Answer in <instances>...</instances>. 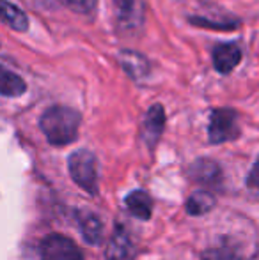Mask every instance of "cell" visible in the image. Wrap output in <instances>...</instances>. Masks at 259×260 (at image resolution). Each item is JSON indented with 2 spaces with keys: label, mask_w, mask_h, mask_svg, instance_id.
I'll use <instances>...</instances> for the list:
<instances>
[{
  "label": "cell",
  "mask_w": 259,
  "mask_h": 260,
  "mask_svg": "<svg viewBox=\"0 0 259 260\" xmlns=\"http://www.w3.org/2000/svg\"><path fill=\"white\" fill-rule=\"evenodd\" d=\"M80 113L63 105H53L43 112L39 127L52 145H68L76 140L80 127Z\"/></svg>",
  "instance_id": "1"
},
{
  "label": "cell",
  "mask_w": 259,
  "mask_h": 260,
  "mask_svg": "<svg viewBox=\"0 0 259 260\" xmlns=\"http://www.w3.org/2000/svg\"><path fill=\"white\" fill-rule=\"evenodd\" d=\"M69 175L78 188L89 195L98 193V159L91 151L78 149L68 157Z\"/></svg>",
  "instance_id": "2"
},
{
  "label": "cell",
  "mask_w": 259,
  "mask_h": 260,
  "mask_svg": "<svg viewBox=\"0 0 259 260\" xmlns=\"http://www.w3.org/2000/svg\"><path fill=\"white\" fill-rule=\"evenodd\" d=\"M242 129L238 124V113L233 108H215L210 113L208 124V140L210 144H224V142L236 140Z\"/></svg>",
  "instance_id": "3"
},
{
  "label": "cell",
  "mask_w": 259,
  "mask_h": 260,
  "mask_svg": "<svg viewBox=\"0 0 259 260\" xmlns=\"http://www.w3.org/2000/svg\"><path fill=\"white\" fill-rule=\"evenodd\" d=\"M41 260H83L80 248L69 237L50 234L39 244Z\"/></svg>",
  "instance_id": "4"
},
{
  "label": "cell",
  "mask_w": 259,
  "mask_h": 260,
  "mask_svg": "<svg viewBox=\"0 0 259 260\" xmlns=\"http://www.w3.org/2000/svg\"><path fill=\"white\" fill-rule=\"evenodd\" d=\"M116 23L121 30H138L144 25L142 0H112Z\"/></svg>",
  "instance_id": "5"
},
{
  "label": "cell",
  "mask_w": 259,
  "mask_h": 260,
  "mask_svg": "<svg viewBox=\"0 0 259 260\" xmlns=\"http://www.w3.org/2000/svg\"><path fill=\"white\" fill-rule=\"evenodd\" d=\"M163 127H165V110H163V106L160 103H156L146 112L144 119H142V126H140L142 142L149 149H153L158 144L160 137L163 133Z\"/></svg>",
  "instance_id": "6"
},
{
  "label": "cell",
  "mask_w": 259,
  "mask_h": 260,
  "mask_svg": "<svg viewBox=\"0 0 259 260\" xmlns=\"http://www.w3.org/2000/svg\"><path fill=\"white\" fill-rule=\"evenodd\" d=\"M188 175L206 188H218L222 184V168L210 157H199L188 168Z\"/></svg>",
  "instance_id": "7"
},
{
  "label": "cell",
  "mask_w": 259,
  "mask_h": 260,
  "mask_svg": "<svg viewBox=\"0 0 259 260\" xmlns=\"http://www.w3.org/2000/svg\"><path fill=\"white\" fill-rule=\"evenodd\" d=\"M105 255H107V260H133L135 255H137V250H135V244L131 241L130 234L121 225L116 226L114 234H112L110 241H108Z\"/></svg>",
  "instance_id": "8"
},
{
  "label": "cell",
  "mask_w": 259,
  "mask_h": 260,
  "mask_svg": "<svg viewBox=\"0 0 259 260\" xmlns=\"http://www.w3.org/2000/svg\"><path fill=\"white\" fill-rule=\"evenodd\" d=\"M213 68L220 75H229L242 62V48L236 43H218L213 48Z\"/></svg>",
  "instance_id": "9"
},
{
  "label": "cell",
  "mask_w": 259,
  "mask_h": 260,
  "mask_svg": "<svg viewBox=\"0 0 259 260\" xmlns=\"http://www.w3.org/2000/svg\"><path fill=\"white\" fill-rule=\"evenodd\" d=\"M75 216L85 243L98 246L103 241V223H101L100 216H96L91 211H76Z\"/></svg>",
  "instance_id": "10"
},
{
  "label": "cell",
  "mask_w": 259,
  "mask_h": 260,
  "mask_svg": "<svg viewBox=\"0 0 259 260\" xmlns=\"http://www.w3.org/2000/svg\"><path fill=\"white\" fill-rule=\"evenodd\" d=\"M119 62H121L125 73L133 80H142L149 75L151 66L149 60L142 53L135 52V50H121L119 52Z\"/></svg>",
  "instance_id": "11"
},
{
  "label": "cell",
  "mask_w": 259,
  "mask_h": 260,
  "mask_svg": "<svg viewBox=\"0 0 259 260\" xmlns=\"http://www.w3.org/2000/svg\"><path fill=\"white\" fill-rule=\"evenodd\" d=\"M203 260H242L243 250L242 244L235 243L233 239H224L220 244L208 248L200 253Z\"/></svg>",
  "instance_id": "12"
},
{
  "label": "cell",
  "mask_w": 259,
  "mask_h": 260,
  "mask_svg": "<svg viewBox=\"0 0 259 260\" xmlns=\"http://www.w3.org/2000/svg\"><path fill=\"white\" fill-rule=\"evenodd\" d=\"M130 214L138 219H149L153 212V200L144 189H135L125 199Z\"/></svg>",
  "instance_id": "13"
},
{
  "label": "cell",
  "mask_w": 259,
  "mask_h": 260,
  "mask_svg": "<svg viewBox=\"0 0 259 260\" xmlns=\"http://www.w3.org/2000/svg\"><path fill=\"white\" fill-rule=\"evenodd\" d=\"M2 20L6 25H9L13 30L25 32L28 30V18L20 7L13 6L9 0H2Z\"/></svg>",
  "instance_id": "14"
},
{
  "label": "cell",
  "mask_w": 259,
  "mask_h": 260,
  "mask_svg": "<svg viewBox=\"0 0 259 260\" xmlns=\"http://www.w3.org/2000/svg\"><path fill=\"white\" fill-rule=\"evenodd\" d=\"M0 92L6 98H18L27 92V83L16 73L2 69V75H0Z\"/></svg>",
  "instance_id": "15"
},
{
  "label": "cell",
  "mask_w": 259,
  "mask_h": 260,
  "mask_svg": "<svg viewBox=\"0 0 259 260\" xmlns=\"http://www.w3.org/2000/svg\"><path fill=\"white\" fill-rule=\"evenodd\" d=\"M215 206V197L210 191H195L187 200V212L192 216H200L210 212Z\"/></svg>",
  "instance_id": "16"
},
{
  "label": "cell",
  "mask_w": 259,
  "mask_h": 260,
  "mask_svg": "<svg viewBox=\"0 0 259 260\" xmlns=\"http://www.w3.org/2000/svg\"><path fill=\"white\" fill-rule=\"evenodd\" d=\"M192 25L197 27H204V28H220V30H233L240 25L238 20H206L203 16H190L188 18Z\"/></svg>",
  "instance_id": "17"
},
{
  "label": "cell",
  "mask_w": 259,
  "mask_h": 260,
  "mask_svg": "<svg viewBox=\"0 0 259 260\" xmlns=\"http://www.w3.org/2000/svg\"><path fill=\"white\" fill-rule=\"evenodd\" d=\"M247 184L252 189H259V157L256 159V163L252 165L249 172V177H247Z\"/></svg>",
  "instance_id": "18"
},
{
  "label": "cell",
  "mask_w": 259,
  "mask_h": 260,
  "mask_svg": "<svg viewBox=\"0 0 259 260\" xmlns=\"http://www.w3.org/2000/svg\"><path fill=\"white\" fill-rule=\"evenodd\" d=\"M69 2H71V0H66V4H69Z\"/></svg>",
  "instance_id": "19"
}]
</instances>
